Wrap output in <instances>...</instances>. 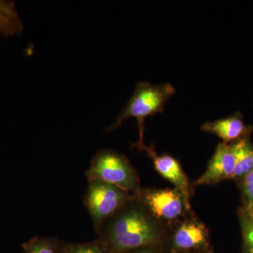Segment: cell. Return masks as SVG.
<instances>
[{
	"label": "cell",
	"instance_id": "13",
	"mask_svg": "<svg viewBox=\"0 0 253 253\" xmlns=\"http://www.w3.org/2000/svg\"><path fill=\"white\" fill-rule=\"evenodd\" d=\"M239 217L243 239V253H253V218L244 208H240Z\"/></svg>",
	"mask_w": 253,
	"mask_h": 253
},
{
	"label": "cell",
	"instance_id": "7",
	"mask_svg": "<svg viewBox=\"0 0 253 253\" xmlns=\"http://www.w3.org/2000/svg\"><path fill=\"white\" fill-rule=\"evenodd\" d=\"M142 151H146L148 156L152 160L155 169L167 180L170 181L175 186V189L180 191L185 199L186 204L190 207V187L189 181L185 173L181 167L180 163L175 158L169 155L158 156L154 145L148 147L145 146Z\"/></svg>",
	"mask_w": 253,
	"mask_h": 253
},
{
	"label": "cell",
	"instance_id": "17",
	"mask_svg": "<svg viewBox=\"0 0 253 253\" xmlns=\"http://www.w3.org/2000/svg\"><path fill=\"white\" fill-rule=\"evenodd\" d=\"M248 213L253 218V202L246 204L244 207Z\"/></svg>",
	"mask_w": 253,
	"mask_h": 253
},
{
	"label": "cell",
	"instance_id": "5",
	"mask_svg": "<svg viewBox=\"0 0 253 253\" xmlns=\"http://www.w3.org/2000/svg\"><path fill=\"white\" fill-rule=\"evenodd\" d=\"M136 199L157 220L171 222L181 217L190 207L177 189H141Z\"/></svg>",
	"mask_w": 253,
	"mask_h": 253
},
{
	"label": "cell",
	"instance_id": "16",
	"mask_svg": "<svg viewBox=\"0 0 253 253\" xmlns=\"http://www.w3.org/2000/svg\"><path fill=\"white\" fill-rule=\"evenodd\" d=\"M126 253H155L151 247L143 248V249H139L134 250V251H129V252Z\"/></svg>",
	"mask_w": 253,
	"mask_h": 253
},
{
	"label": "cell",
	"instance_id": "11",
	"mask_svg": "<svg viewBox=\"0 0 253 253\" xmlns=\"http://www.w3.org/2000/svg\"><path fill=\"white\" fill-rule=\"evenodd\" d=\"M23 23L14 3L0 0V34L13 36L23 31Z\"/></svg>",
	"mask_w": 253,
	"mask_h": 253
},
{
	"label": "cell",
	"instance_id": "6",
	"mask_svg": "<svg viewBox=\"0 0 253 253\" xmlns=\"http://www.w3.org/2000/svg\"><path fill=\"white\" fill-rule=\"evenodd\" d=\"M235 155L232 144L219 143L202 176L194 182V186L215 184L226 179H234Z\"/></svg>",
	"mask_w": 253,
	"mask_h": 253
},
{
	"label": "cell",
	"instance_id": "8",
	"mask_svg": "<svg viewBox=\"0 0 253 253\" xmlns=\"http://www.w3.org/2000/svg\"><path fill=\"white\" fill-rule=\"evenodd\" d=\"M209 245V234L204 224L196 219L181 223L172 236V249L177 252L203 251Z\"/></svg>",
	"mask_w": 253,
	"mask_h": 253
},
{
	"label": "cell",
	"instance_id": "1",
	"mask_svg": "<svg viewBox=\"0 0 253 253\" xmlns=\"http://www.w3.org/2000/svg\"><path fill=\"white\" fill-rule=\"evenodd\" d=\"M97 234L109 253H126L156 246L163 231L135 198L106 220Z\"/></svg>",
	"mask_w": 253,
	"mask_h": 253
},
{
	"label": "cell",
	"instance_id": "18",
	"mask_svg": "<svg viewBox=\"0 0 253 253\" xmlns=\"http://www.w3.org/2000/svg\"><path fill=\"white\" fill-rule=\"evenodd\" d=\"M185 253H203V251H199L196 252V251H191V252H186Z\"/></svg>",
	"mask_w": 253,
	"mask_h": 253
},
{
	"label": "cell",
	"instance_id": "9",
	"mask_svg": "<svg viewBox=\"0 0 253 253\" xmlns=\"http://www.w3.org/2000/svg\"><path fill=\"white\" fill-rule=\"evenodd\" d=\"M201 128L203 131L219 136L226 144L248 137L253 130V126L245 124L242 115L239 113L230 117L204 123Z\"/></svg>",
	"mask_w": 253,
	"mask_h": 253
},
{
	"label": "cell",
	"instance_id": "4",
	"mask_svg": "<svg viewBox=\"0 0 253 253\" xmlns=\"http://www.w3.org/2000/svg\"><path fill=\"white\" fill-rule=\"evenodd\" d=\"M135 196L118 186L92 179L88 180L84 205L90 214L96 234L106 220Z\"/></svg>",
	"mask_w": 253,
	"mask_h": 253
},
{
	"label": "cell",
	"instance_id": "12",
	"mask_svg": "<svg viewBox=\"0 0 253 253\" xmlns=\"http://www.w3.org/2000/svg\"><path fill=\"white\" fill-rule=\"evenodd\" d=\"M61 242L55 237L37 236L23 244L24 253H61Z\"/></svg>",
	"mask_w": 253,
	"mask_h": 253
},
{
	"label": "cell",
	"instance_id": "15",
	"mask_svg": "<svg viewBox=\"0 0 253 253\" xmlns=\"http://www.w3.org/2000/svg\"><path fill=\"white\" fill-rule=\"evenodd\" d=\"M242 191L246 204L253 202V169L243 178Z\"/></svg>",
	"mask_w": 253,
	"mask_h": 253
},
{
	"label": "cell",
	"instance_id": "3",
	"mask_svg": "<svg viewBox=\"0 0 253 253\" xmlns=\"http://www.w3.org/2000/svg\"><path fill=\"white\" fill-rule=\"evenodd\" d=\"M85 175L87 180L97 179L109 183L135 197L141 190L139 177L129 160L113 150L104 149L96 153Z\"/></svg>",
	"mask_w": 253,
	"mask_h": 253
},
{
	"label": "cell",
	"instance_id": "2",
	"mask_svg": "<svg viewBox=\"0 0 253 253\" xmlns=\"http://www.w3.org/2000/svg\"><path fill=\"white\" fill-rule=\"evenodd\" d=\"M175 88L169 84H152L139 83L136 84L134 94L126 105L114 124L106 129L110 132L117 129L123 121L129 118H136L139 128V140L133 147L142 151L144 144V121L149 116L162 113L168 99L175 94Z\"/></svg>",
	"mask_w": 253,
	"mask_h": 253
},
{
	"label": "cell",
	"instance_id": "14",
	"mask_svg": "<svg viewBox=\"0 0 253 253\" xmlns=\"http://www.w3.org/2000/svg\"><path fill=\"white\" fill-rule=\"evenodd\" d=\"M61 253H109L99 239L81 244H63Z\"/></svg>",
	"mask_w": 253,
	"mask_h": 253
},
{
	"label": "cell",
	"instance_id": "10",
	"mask_svg": "<svg viewBox=\"0 0 253 253\" xmlns=\"http://www.w3.org/2000/svg\"><path fill=\"white\" fill-rule=\"evenodd\" d=\"M235 155L234 179H243L253 169V144L249 137L232 143Z\"/></svg>",
	"mask_w": 253,
	"mask_h": 253
}]
</instances>
